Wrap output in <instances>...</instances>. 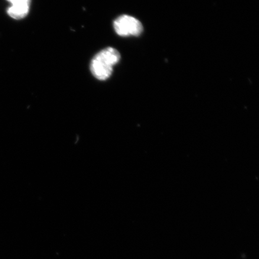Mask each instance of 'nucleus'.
Listing matches in <instances>:
<instances>
[{"label":"nucleus","mask_w":259,"mask_h":259,"mask_svg":"<svg viewBox=\"0 0 259 259\" xmlns=\"http://www.w3.org/2000/svg\"><path fill=\"white\" fill-rule=\"evenodd\" d=\"M11 6L8 9V14L15 19H23L28 14L31 0H7Z\"/></svg>","instance_id":"7ed1b4c3"},{"label":"nucleus","mask_w":259,"mask_h":259,"mask_svg":"<svg viewBox=\"0 0 259 259\" xmlns=\"http://www.w3.org/2000/svg\"><path fill=\"white\" fill-rule=\"evenodd\" d=\"M120 59V54L115 49L111 47L105 48L93 58L91 63V72L97 79H108L111 76L113 66Z\"/></svg>","instance_id":"f257e3e1"},{"label":"nucleus","mask_w":259,"mask_h":259,"mask_svg":"<svg viewBox=\"0 0 259 259\" xmlns=\"http://www.w3.org/2000/svg\"><path fill=\"white\" fill-rule=\"evenodd\" d=\"M113 27L116 33L122 37L138 36L143 31V26L140 21L125 15L115 19Z\"/></svg>","instance_id":"f03ea898"}]
</instances>
